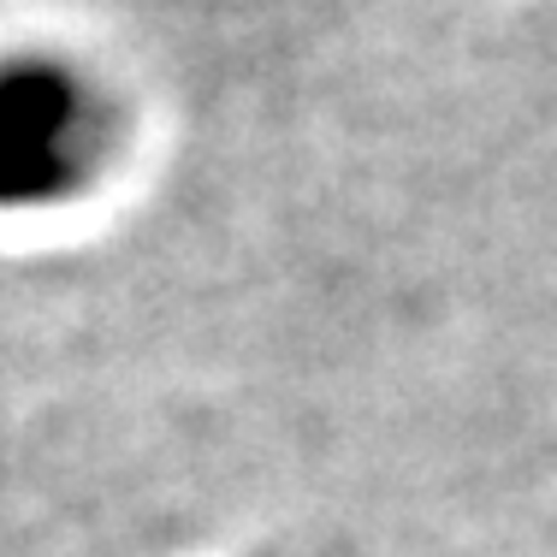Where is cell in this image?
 <instances>
[{"label": "cell", "mask_w": 557, "mask_h": 557, "mask_svg": "<svg viewBox=\"0 0 557 557\" xmlns=\"http://www.w3.org/2000/svg\"><path fill=\"white\" fill-rule=\"evenodd\" d=\"M119 143L113 96L65 54L0 60V208H54L101 178Z\"/></svg>", "instance_id": "6da1fadb"}]
</instances>
